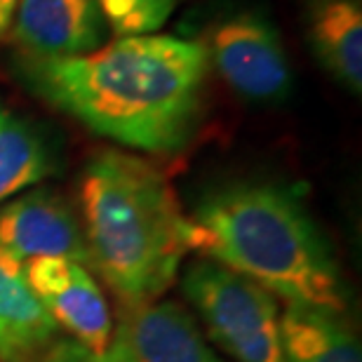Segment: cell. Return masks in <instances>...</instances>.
<instances>
[{"instance_id": "9", "label": "cell", "mask_w": 362, "mask_h": 362, "mask_svg": "<svg viewBox=\"0 0 362 362\" xmlns=\"http://www.w3.org/2000/svg\"><path fill=\"white\" fill-rule=\"evenodd\" d=\"M111 341L129 362H223L193 315L175 301L120 306Z\"/></svg>"}, {"instance_id": "8", "label": "cell", "mask_w": 362, "mask_h": 362, "mask_svg": "<svg viewBox=\"0 0 362 362\" xmlns=\"http://www.w3.org/2000/svg\"><path fill=\"white\" fill-rule=\"evenodd\" d=\"M108 24L97 0H19L10 35L21 57L71 59L106 45Z\"/></svg>"}, {"instance_id": "12", "label": "cell", "mask_w": 362, "mask_h": 362, "mask_svg": "<svg viewBox=\"0 0 362 362\" xmlns=\"http://www.w3.org/2000/svg\"><path fill=\"white\" fill-rule=\"evenodd\" d=\"M280 334L285 362H362L356 334L334 310L287 303Z\"/></svg>"}, {"instance_id": "6", "label": "cell", "mask_w": 362, "mask_h": 362, "mask_svg": "<svg viewBox=\"0 0 362 362\" xmlns=\"http://www.w3.org/2000/svg\"><path fill=\"white\" fill-rule=\"evenodd\" d=\"M28 287L57 329L76 344L104 353L113 337L108 301L85 264L69 257H35L24 264Z\"/></svg>"}, {"instance_id": "14", "label": "cell", "mask_w": 362, "mask_h": 362, "mask_svg": "<svg viewBox=\"0 0 362 362\" xmlns=\"http://www.w3.org/2000/svg\"><path fill=\"white\" fill-rule=\"evenodd\" d=\"M115 38L151 35L168 24L179 0H97Z\"/></svg>"}, {"instance_id": "4", "label": "cell", "mask_w": 362, "mask_h": 362, "mask_svg": "<svg viewBox=\"0 0 362 362\" xmlns=\"http://www.w3.org/2000/svg\"><path fill=\"white\" fill-rule=\"evenodd\" d=\"M181 289L226 356L235 362H285L280 308L271 292L209 259L188 266Z\"/></svg>"}, {"instance_id": "2", "label": "cell", "mask_w": 362, "mask_h": 362, "mask_svg": "<svg viewBox=\"0 0 362 362\" xmlns=\"http://www.w3.org/2000/svg\"><path fill=\"white\" fill-rule=\"evenodd\" d=\"M188 250L287 303L341 313L346 287L327 238L294 188L269 181L219 186L188 216Z\"/></svg>"}, {"instance_id": "10", "label": "cell", "mask_w": 362, "mask_h": 362, "mask_svg": "<svg viewBox=\"0 0 362 362\" xmlns=\"http://www.w3.org/2000/svg\"><path fill=\"white\" fill-rule=\"evenodd\" d=\"M57 332L28 287L24 264L0 250V362H38Z\"/></svg>"}, {"instance_id": "13", "label": "cell", "mask_w": 362, "mask_h": 362, "mask_svg": "<svg viewBox=\"0 0 362 362\" xmlns=\"http://www.w3.org/2000/svg\"><path fill=\"white\" fill-rule=\"evenodd\" d=\"M57 172L47 134L24 115L0 106V205Z\"/></svg>"}, {"instance_id": "7", "label": "cell", "mask_w": 362, "mask_h": 362, "mask_svg": "<svg viewBox=\"0 0 362 362\" xmlns=\"http://www.w3.org/2000/svg\"><path fill=\"white\" fill-rule=\"evenodd\" d=\"M0 250L19 264L35 257H69L88 264L81 219L52 188H31L0 205Z\"/></svg>"}, {"instance_id": "11", "label": "cell", "mask_w": 362, "mask_h": 362, "mask_svg": "<svg viewBox=\"0 0 362 362\" xmlns=\"http://www.w3.org/2000/svg\"><path fill=\"white\" fill-rule=\"evenodd\" d=\"M306 35L315 59L353 94L362 92L360 0H306Z\"/></svg>"}, {"instance_id": "16", "label": "cell", "mask_w": 362, "mask_h": 362, "mask_svg": "<svg viewBox=\"0 0 362 362\" xmlns=\"http://www.w3.org/2000/svg\"><path fill=\"white\" fill-rule=\"evenodd\" d=\"M17 5H19V0H0V40L10 33V26H12V19H14V12H17Z\"/></svg>"}, {"instance_id": "1", "label": "cell", "mask_w": 362, "mask_h": 362, "mask_svg": "<svg viewBox=\"0 0 362 362\" xmlns=\"http://www.w3.org/2000/svg\"><path fill=\"white\" fill-rule=\"evenodd\" d=\"M19 81L120 146L172 156L198 129L209 59L202 42L129 35L71 59H14Z\"/></svg>"}, {"instance_id": "3", "label": "cell", "mask_w": 362, "mask_h": 362, "mask_svg": "<svg viewBox=\"0 0 362 362\" xmlns=\"http://www.w3.org/2000/svg\"><path fill=\"white\" fill-rule=\"evenodd\" d=\"M85 255L122 306L156 301L188 252V216L156 165L118 148L94 153L81 177Z\"/></svg>"}, {"instance_id": "5", "label": "cell", "mask_w": 362, "mask_h": 362, "mask_svg": "<svg viewBox=\"0 0 362 362\" xmlns=\"http://www.w3.org/2000/svg\"><path fill=\"white\" fill-rule=\"evenodd\" d=\"M209 64L223 83L250 101H280L292 92V66L275 26L243 12L219 21L207 35Z\"/></svg>"}, {"instance_id": "15", "label": "cell", "mask_w": 362, "mask_h": 362, "mask_svg": "<svg viewBox=\"0 0 362 362\" xmlns=\"http://www.w3.org/2000/svg\"><path fill=\"white\" fill-rule=\"evenodd\" d=\"M38 362H129L118 346L108 344L104 353H94L85 346L76 344L74 339H57Z\"/></svg>"}]
</instances>
